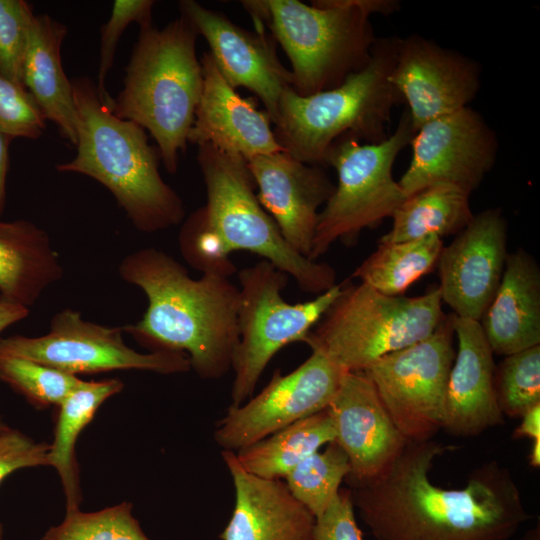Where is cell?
Here are the masks:
<instances>
[{
  "instance_id": "34",
  "label": "cell",
  "mask_w": 540,
  "mask_h": 540,
  "mask_svg": "<svg viewBox=\"0 0 540 540\" xmlns=\"http://www.w3.org/2000/svg\"><path fill=\"white\" fill-rule=\"evenodd\" d=\"M179 247L185 260L203 274L228 278L236 272L230 254L209 227L202 207L183 224L179 233Z\"/></svg>"
},
{
  "instance_id": "2",
  "label": "cell",
  "mask_w": 540,
  "mask_h": 540,
  "mask_svg": "<svg viewBox=\"0 0 540 540\" xmlns=\"http://www.w3.org/2000/svg\"><path fill=\"white\" fill-rule=\"evenodd\" d=\"M118 272L148 301L142 319L123 326L124 332L151 351L185 353L202 379H218L232 369L239 288L229 278L193 279L177 260L153 247L125 256Z\"/></svg>"
},
{
  "instance_id": "20",
  "label": "cell",
  "mask_w": 540,
  "mask_h": 540,
  "mask_svg": "<svg viewBox=\"0 0 540 540\" xmlns=\"http://www.w3.org/2000/svg\"><path fill=\"white\" fill-rule=\"evenodd\" d=\"M200 62L203 89L188 142L197 146L209 144L246 161L284 151L271 129L268 114L228 84L210 52H204Z\"/></svg>"
},
{
  "instance_id": "10",
  "label": "cell",
  "mask_w": 540,
  "mask_h": 540,
  "mask_svg": "<svg viewBox=\"0 0 540 540\" xmlns=\"http://www.w3.org/2000/svg\"><path fill=\"white\" fill-rule=\"evenodd\" d=\"M288 277L264 259L238 273L239 342L232 366L231 406L252 396L268 363L284 346L305 343L343 287L335 284L312 300L290 304L282 297Z\"/></svg>"
},
{
  "instance_id": "42",
  "label": "cell",
  "mask_w": 540,
  "mask_h": 540,
  "mask_svg": "<svg viewBox=\"0 0 540 540\" xmlns=\"http://www.w3.org/2000/svg\"><path fill=\"white\" fill-rule=\"evenodd\" d=\"M29 314V308L0 301V334L9 326L23 320Z\"/></svg>"
},
{
  "instance_id": "19",
  "label": "cell",
  "mask_w": 540,
  "mask_h": 540,
  "mask_svg": "<svg viewBox=\"0 0 540 540\" xmlns=\"http://www.w3.org/2000/svg\"><path fill=\"white\" fill-rule=\"evenodd\" d=\"M246 162L259 189V202L286 242L309 258L318 208L331 197L335 185L320 166L303 163L285 151Z\"/></svg>"
},
{
  "instance_id": "4",
  "label": "cell",
  "mask_w": 540,
  "mask_h": 540,
  "mask_svg": "<svg viewBox=\"0 0 540 540\" xmlns=\"http://www.w3.org/2000/svg\"><path fill=\"white\" fill-rule=\"evenodd\" d=\"M199 34L185 16L140 28L112 112L147 130L170 174L178 169L203 89Z\"/></svg>"
},
{
  "instance_id": "37",
  "label": "cell",
  "mask_w": 540,
  "mask_h": 540,
  "mask_svg": "<svg viewBox=\"0 0 540 540\" xmlns=\"http://www.w3.org/2000/svg\"><path fill=\"white\" fill-rule=\"evenodd\" d=\"M46 119L32 95L0 72V131L15 138L38 139Z\"/></svg>"
},
{
  "instance_id": "8",
  "label": "cell",
  "mask_w": 540,
  "mask_h": 540,
  "mask_svg": "<svg viewBox=\"0 0 540 540\" xmlns=\"http://www.w3.org/2000/svg\"><path fill=\"white\" fill-rule=\"evenodd\" d=\"M197 161L207 194L205 219L230 255L237 250L257 254L308 293L319 295L336 284L333 267L301 255L286 242L254 193L245 159L204 144L198 146Z\"/></svg>"
},
{
  "instance_id": "22",
  "label": "cell",
  "mask_w": 540,
  "mask_h": 540,
  "mask_svg": "<svg viewBox=\"0 0 540 540\" xmlns=\"http://www.w3.org/2000/svg\"><path fill=\"white\" fill-rule=\"evenodd\" d=\"M235 503L221 540H312L315 517L290 493L283 480L255 476L235 452L222 450Z\"/></svg>"
},
{
  "instance_id": "11",
  "label": "cell",
  "mask_w": 540,
  "mask_h": 540,
  "mask_svg": "<svg viewBox=\"0 0 540 540\" xmlns=\"http://www.w3.org/2000/svg\"><path fill=\"white\" fill-rule=\"evenodd\" d=\"M453 328L445 316L427 338L383 356L363 372L408 442L432 440L443 428Z\"/></svg>"
},
{
  "instance_id": "30",
  "label": "cell",
  "mask_w": 540,
  "mask_h": 540,
  "mask_svg": "<svg viewBox=\"0 0 540 540\" xmlns=\"http://www.w3.org/2000/svg\"><path fill=\"white\" fill-rule=\"evenodd\" d=\"M349 472L345 452L333 441L299 463L284 482L293 497L316 518L335 499Z\"/></svg>"
},
{
  "instance_id": "23",
  "label": "cell",
  "mask_w": 540,
  "mask_h": 540,
  "mask_svg": "<svg viewBox=\"0 0 540 540\" xmlns=\"http://www.w3.org/2000/svg\"><path fill=\"white\" fill-rule=\"evenodd\" d=\"M479 323L495 354L508 356L540 345V268L522 248L508 253Z\"/></svg>"
},
{
  "instance_id": "43",
  "label": "cell",
  "mask_w": 540,
  "mask_h": 540,
  "mask_svg": "<svg viewBox=\"0 0 540 540\" xmlns=\"http://www.w3.org/2000/svg\"><path fill=\"white\" fill-rule=\"evenodd\" d=\"M528 459L531 467L538 468L540 466V440L533 441Z\"/></svg>"
},
{
  "instance_id": "44",
  "label": "cell",
  "mask_w": 540,
  "mask_h": 540,
  "mask_svg": "<svg viewBox=\"0 0 540 540\" xmlns=\"http://www.w3.org/2000/svg\"><path fill=\"white\" fill-rule=\"evenodd\" d=\"M514 540H540V524L533 526Z\"/></svg>"
},
{
  "instance_id": "1",
  "label": "cell",
  "mask_w": 540,
  "mask_h": 540,
  "mask_svg": "<svg viewBox=\"0 0 540 540\" xmlns=\"http://www.w3.org/2000/svg\"><path fill=\"white\" fill-rule=\"evenodd\" d=\"M451 449L408 442L381 473L350 486L375 540H511L530 519L511 471L496 460L473 469L461 488L434 484V461Z\"/></svg>"
},
{
  "instance_id": "6",
  "label": "cell",
  "mask_w": 540,
  "mask_h": 540,
  "mask_svg": "<svg viewBox=\"0 0 540 540\" xmlns=\"http://www.w3.org/2000/svg\"><path fill=\"white\" fill-rule=\"evenodd\" d=\"M399 39L377 38L368 64L332 89L300 96L286 88L273 123L281 148L303 163L321 166L342 137L384 140L392 109L402 101L389 80Z\"/></svg>"
},
{
  "instance_id": "12",
  "label": "cell",
  "mask_w": 540,
  "mask_h": 540,
  "mask_svg": "<svg viewBox=\"0 0 540 540\" xmlns=\"http://www.w3.org/2000/svg\"><path fill=\"white\" fill-rule=\"evenodd\" d=\"M123 332V326L108 327L90 322L78 311L68 308L52 317L50 329L43 336L0 337V352L75 376L131 369L168 375L191 369L185 353L137 352L125 344Z\"/></svg>"
},
{
  "instance_id": "41",
  "label": "cell",
  "mask_w": 540,
  "mask_h": 540,
  "mask_svg": "<svg viewBox=\"0 0 540 540\" xmlns=\"http://www.w3.org/2000/svg\"><path fill=\"white\" fill-rule=\"evenodd\" d=\"M13 138L0 131V216L6 206V178L9 166V146Z\"/></svg>"
},
{
  "instance_id": "39",
  "label": "cell",
  "mask_w": 540,
  "mask_h": 540,
  "mask_svg": "<svg viewBox=\"0 0 540 540\" xmlns=\"http://www.w3.org/2000/svg\"><path fill=\"white\" fill-rule=\"evenodd\" d=\"M312 540H364L349 488H341L327 509L315 518Z\"/></svg>"
},
{
  "instance_id": "5",
  "label": "cell",
  "mask_w": 540,
  "mask_h": 540,
  "mask_svg": "<svg viewBox=\"0 0 540 540\" xmlns=\"http://www.w3.org/2000/svg\"><path fill=\"white\" fill-rule=\"evenodd\" d=\"M257 28L267 26L291 63L293 91L310 96L340 85L369 62L370 16L397 9L391 0H246Z\"/></svg>"
},
{
  "instance_id": "46",
  "label": "cell",
  "mask_w": 540,
  "mask_h": 540,
  "mask_svg": "<svg viewBox=\"0 0 540 540\" xmlns=\"http://www.w3.org/2000/svg\"><path fill=\"white\" fill-rule=\"evenodd\" d=\"M5 427H6L5 424H1V423H0V431L3 430Z\"/></svg>"
},
{
  "instance_id": "25",
  "label": "cell",
  "mask_w": 540,
  "mask_h": 540,
  "mask_svg": "<svg viewBox=\"0 0 540 540\" xmlns=\"http://www.w3.org/2000/svg\"><path fill=\"white\" fill-rule=\"evenodd\" d=\"M63 277L47 232L19 219L0 221V301L29 308Z\"/></svg>"
},
{
  "instance_id": "14",
  "label": "cell",
  "mask_w": 540,
  "mask_h": 540,
  "mask_svg": "<svg viewBox=\"0 0 540 540\" xmlns=\"http://www.w3.org/2000/svg\"><path fill=\"white\" fill-rule=\"evenodd\" d=\"M410 145L411 162L398 181L406 197L435 184L471 194L493 168L498 153L495 131L469 106L425 123Z\"/></svg>"
},
{
  "instance_id": "13",
  "label": "cell",
  "mask_w": 540,
  "mask_h": 540,
  "mask_svg": "<svg viewBox=\"0 0 540 540\" xmlns=\"http://www.w3.org/2000/svg\"><path fill=\"white\" fill-rule=\"evenodd\" d=\"M346 372L323 352L312 350L295 370H276L261 392L239 406L230 405L216 425L215 442L236 452L326 409Z\"/></svg>"
},
{
  "instance_id": "36",
  "label": "cell",
  "mask_w": 540,
  "mask_h": 540,
  "mask_svg": "<svg viewBox=\"0 0 540 540\" xmlns=\"http://www.w3.org/2000/svg\"><path fill=\"white\" fill-rule=\"evenodd\" d=\"M153 0H115L108 21L101 27L100 59L97 91L101 102L112 108L113 98L105 87V81L114 62L117 45L126 28L137 23L140 28L152 25Z\"/></svg>"
},
{
  "instance_id": "33",
  "label": "cell",
  "mask_w": 540,
  "mask_h": 540,
  "mask_svg": "<svg viewBox=\"0 0 540 540\" xmlns=\"http://www.w3.org/2000/svg\"><path fill=\"white\" fill-rule=\"evenodd\" d=\"M495 390L504 417L521 418L540 405V345L505 356L495 368Z\"/></svg>"
},
{
  "instance_id": "16",
  "label": "cell",
  "mask_w": 540,
  "mask_h": 540,
  "mask_svg": "<svg viewBox=\"0 0 540 540\" xmlns=\"http://www.w3.org/2000/svg\"><path fill=\"white\" fill-rule=\"evenodd\" d=\"M507 255V222L501 211L474 215L441 251L437 265L442 302L454 315L480 321L499 286Z\"/></svg>"
},
{
  "instance_id": "26",
  "label": "cell",
  "mask_w": 540,
  "mask_h": 540,
  "mask_svg": "<svg viewBox=\"0 0 540 540\" xmlns=\"http://www.w3.org/2000/svg\"><path fill=\"white\" fill-rule=\"evenodd\" d=\"M117 378L85 381L71 392L58 406V418L54 440L48 453V465L54 467L60 477L66 511L79 509L81 493L79 470L75 455L77 439L91 422L98 408L111 396L123 389Z\"/></svg>"
},
{
  "instance_id": "27",
  "label": "cell",
  "mask_w": 540,
  "mask_h": 540,
  "mask_svg": "<svg viewBox=\"0 0 540 540\" xmlns=\"http://www.w3.org/2000/svg\"><path fill=\"white\" fill-rule=\"evenodd\" d=\"M335 431L328 408L235 452L249 473L282 480L299 463L333 442Z\"/></svg>"
},
{
  "instance_id": "17",
  "label": "cell",
  "mask_w": 540,
  "mask_h": 540,
  "mask_svg": "<svg viewBox=\"0 0 540 540\" xmlns=\"http://www.w3.org/2000/svg\"><path fill=\"white\" fill-rule=\"evenodd\" d=\"M179 9L208 42L209 52L228 84L253 92L274 123L280 97L292 85V74L280 62L273 37H268L264 28L244 29L223 13L193 0L179 1Z\"/></svg>"
},
{
  "instance_id": "9",
  "label": "cell",
  "mask_w": 540,
  "mask_h": 540,
  "mask_svg": "<svg viewBox=\"0 0 540 540\" xmlns=\"http://www.w3.org/2000/svg\"><path fill=\"white\" fill-rule=\"evenodd\" d=\"M414 134L406 110L393 134L378 143L342 137L329 148L324 165L336 170L338 182L318 214L309 259L317 260L334 242H352L363 229L391 218L406 198L393 178V165Z\"/></svg>"
},
{
  "instance_id": "40",
  "label": "cell",
  "mask_w": 540,
  "mask_h": 540,
  "mask_svg": "<svg viewBox=\"0 0 540 540\" xmlns=\"http://www.w3.org/2000/svg\"><path fill=\"white\" fill-rule=\"evenodd\" d=\"M521 423L514 429L512 438L540 440V405L528 410L521 418Z\"/></svg>"
},
{
  "instance_id": "15",
  "label": "cell",
  "mask_w": 540,
  "mask_h": 540,
  "mask_svg": "<svg viewBox=\"0 0 540 540\" xmlns=\"http://www.w3.org/2000/svg\"><path fill=\"white\" fill-rule=\"evenodd\" d=\"M389 80L408 105L415 131L474 100L481 68L471 58L420 35L400 38Z\"/></svg>"
},
{
  "instance_id": "32",
  "label": "cell",
  "mask_w": 540,
  "mask_h": 540,
  "mask_svg": "<svg viewBox=\"0 0 540 540\" xmlns=\"http://www.w3.org/2000/svg\"><path fill=\"white\" fill-rule=\"evenodd\" d=\"M132 508L122 502L95 512L66 511L63 521L50 527L41 540H151Z\"/></svg>"
},
{
  "instance_id": "29",
  "label": "cell",
  "mask_w": 540,
  "mask_h": 540,
  "mask_svg": "<svg viewBox=\"0 0 540 540\" xmlns=\"http://www.w3.org/2000/svg\"><path fill=\"white\" fill-rule=\"evenodd\" d=\"M443 247L442 238L435 235L404 242L379 243L352 276L384 295L402 296L415 281L437 265Z\"/></svg>"
},
{
  "instance_id": "7",
  "label": "cell",
  "mask_w": 540,
  "mask_h": 540,
  "mask_svg": "<svg viewBox=\"0 0 540 540\" xmlns=\"http://www.w3.org/2000/svg\"><path fill=\"white\" fill-rule=\"evenodd\" d=\"M442 303L438 287L405 297L384 295L361 282L343 285L305 343L347 372L364 371L430 336L445 317Z\"/></svg>"
},
{
  "instance_id": "31",
  "label": "cell",
  "mask_w": 540,
  "mask_h": 540,
  "mask_svg": "<svg viewBox=\"0 0 540 540\" xmlns=\"http://www.w3.org/2000/svg\"><path fill=\"white\" fill-rule=\"evenodd\" d=\"M0 380L36 408L59 406L83 382L78 376L1 352Z\"/></svg>"
},
{
  "instance_id": "45",
  "label": "cell",
  "mask_w": 540,
  "mask_h": 540,
  "mask_svg": "<svg viewBox=\"0 0 540 540\" xmlns=\"http://www.w3.org/2000/svg\"><path fill=\"white\" fill-rule=\"evenodd\" d=\"M0 540H4V528L0 522Z\"/></svg>"
},
{
  "instance_id": "24",
  "label": "cell",
  "mask_w": 540,
  "mask_h": 540,
  "mask_svg": "<svg viewBox=\"0 0 540 540\" xmlns=\"http://www.w3.org/2000/svg\"><path fill=\"white\" fill-rule=\"evenodd\" d=\"M68 28L47 14L33 17L23 64V83L46 120L63 139L76 146L78 113L71 81L61 58Z\"/></svg>"
},
{
  "instance_id": "35",
  "label": "cell",
  "mask_w": 540,
  "mask_h": 540,
  "mask_svg": "<svg viewBox=\"0 0 540 540\" xmlns=\"http://www.w3.org/2000/svg\"><path fill=\"white\" fill-rule=\"evenodd\" d=\"M34 16L32 5L24 0H0V72L23 88L24 57Z\"/></svg>"
},
{
  "instance_id": "28",
  "label": "cell",
  "mask_w": 540,
  "mask_h": 540,
  "mask_svg": "<svg viewBox=\"0 0 540 540\" xmlns=\"http://www.w3.org/2000/svg\"><path fill=\"white\" fill-rule=\"evenodd\" d=\"M469 198V193L449 184L423 188L407 196L395 210L392 226L379 243L458 234L474 217Z\"/></svg>"
},
{
  "instance_id": "3",
  "label": "cell",
  "mask_w": 540,
  "mask_h": 540,
  "mask_svg": "<svg viewBox=\"0 0 540 540\" xmlns=\"http://www.w3.org/2000/svg\"><path fill=\"white\" fill-rule=\"evenodd\" d=\"M71 84L78 113L77 151L72 160L57 164V171L102 184L141 232L180 224L184 203L161 177L160 153L149 144L145 129L114 115L90 78H73Z\"/></svg>"
},
{
  "instance_id": "38",
  "label": "cell",
  "mask_w": 540,
  "mask_h": 540,
  "mask_svg": "<svg viewBox=\"0 0 540 540\" xmlns=\"http://www.w3.org/2000/svg\"><path fill=\"white\" fill-rule=\"evenodd\" d=\"M50 445L6 426L0 431V484L13 472L48 465Z\"/></svg>"
},
{
  "instance_id": "18",
  "label": "cell",
  "mask_w": 540,
  "mask_h": 540,
  "mask_svg": "<svg viewBox=\"0 0 540 540\" xmlns=\"http://www.w3.org/2000/svg\"><path fill=\"white\" fill-rule=\"evenodd\" d=\"M327 408L333 421L334 442L349 461L350 472L345 479L349 486L377 476L408 443L363 371L344 374Z\"/></svg>"
},
{
  "instance_id": "21",
  "label": "cell",
  "mask_w": 540,
  "mask_h": 540,
  "mask_svg": "<svg viewBox=\"0 0 540 540\" xmlns=\"http://www.w3.org/2000/svg\"><path fill=\"white\" fill-rule=\"evenodd\" d=\"M457 352L449 373L443 428L473 437L504 423L495 390L493 351L479 321L449 315Z\"/></svg>"
}]
</instances>
